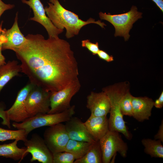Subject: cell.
I'll return each instance as SVG.
<instances>
[{"mask_svg":"<svg viewBox=\"0 0 163 163\" xmlns=\"http://www.w3.org/2000/svg\"><path fill=\"white\" fill-rule=\"evenodd\" d=\"M25 37L26 42L13 51L30 83L52 93L79 79L78 62L68 42L38 34Z\"/></svg>","mask_w":163,"mask_h":163,"instance_id":"obj_1","label":"cell"},{"mask_svg":"<svg viewBox=\"0 0 163 163\" xmlns=\"http://www.w3.org/2000/svg\"><path fill=\"white\" fill-rule=\"evenodd\" d=\"M48 5L44 8L46 14L57 28L62 30L66 29L65 36L68 39L78 35L81 29L88 24H95L102 28L106 25L100 21H95L92 18L86 21L81 19L78 15L63 7L59 0H49Z\"/></svg>","mask_w":163,"mask_h":163,"instance_id":"obj_2","label":"cell"},{"mask_svg":"<svg viewBox=\"0 0 163 163\" xmlns=\"http://www.w3.org/2000/svg\"><path fill=\"white\" fill-rule=\"evenodd\" d=\"M128 85L126 82H121L105 87L102 90L107 95L110 104L108 119L109 130L121 133L127 139L130 140L132 136L126 126L120 109L122 99L129 89Z\"/></svg>","mask_w":163,"mask_h":163,"instance_id":"obj_3","label":"cell"},{"mask_svg":"<svg viewBox=\"0 0 163 163\" xmlns=\"http://www.w3.org/2000/svg\"><path fill=\"white\" fill-rule=\"evenodd\" d=\"M75 106L56 113H40L30 117L23 122H14L12 126L17 129H23L28 135L32 130L41 127L51 126L59 123L66 122L75 114Z\"/></svg>","mask_w":163,"mask_h":163,"instance_id":"obj_4","label":"cell"},{"mask_svg":"<svg viewBox=\"0 0 163 163\" xmlns=\"http://www.w3.org/2000/svg\"><path fill=\"white\" fill-rule=\"evenodd\" d=\"M142 13L138 11L136 6L133 5L129 11L123 14H111L100 12L99 13L101 20L107 21L114 27L115 37H123L125 41L130 36L129 33L133 24L142 17Z\"/></svg>","mask_w":163,"mask_h":163,"instance_id":"obj_5","label":"cell"},{"mask_svg":"<svg viewBox=\"0 0 163 163\" xmlns=\"http://www.w3.org/2000/svg\"><path fill=\"white\" fill-rule=\"evenodd\" d=\"M102 154V163H109L117 152L126 157L128 148L119 133L109 130L99 140Z\"/></svg>","mask_w":163,"mask_h":163,"instance_id":"obj_6","label":"cell"},{"mask_svg":"<svg viewBox=\"0 0 163 163\" xmlns=\"http://www.w3.org/2000/svg\"><path fill=\"white\" fill-rule=\"evenodd\" d=\"M33 85L26 101L29 117L40 113H48L50 109L51 92Z\"/></svg>","mask_w":163,"mask_h":163,"instance_id":"obj_7","label":"cell"},{"mask_svg":"<svg viewBox=\"0 0 163 163\" xmlns=\"http://www.w3.org/2000/svg\"><path fill=\"white\" fill-rule=\"evenodd\" d=\"M81 87L78 79L59 91L51 93L50 109L48 113H58L69 108L72 98L78 92Z\"/></svg>","mask_w":163,"mask_h":163,"instance_id":"obj_8","label":"cell"},{"mask_svg":"<svg viewBox=\"0 0 163 163\" xmlns=\"http://www.w3.org/2000/svg\"><path fill=\"white\" fill-rule=\"evenodd\" d=\"M43 139L53 154L64 151L70 139L65 125L62 123L50 126L46 129L44 133Z\"/></svg>","mask_w":163,"mask_h":163,"instance_id":"obj_9","label":"cell"},{"mask_svg":"<svg viewBox=\"0 0 163 163\" xmlns=\"http://www.w3.org/2000/svg\"><path fill=\"white\" fill-rule=\"evenodd\" d=\"M26 148L25 153H30L31 162L37 161L42 163H53V154L46 144L43 138L37 133L24 142Z\"/></svg>","mask_w":163,"mask_h":163,"instance_id":"obj_10","label":"cell"},{"mask_svg":"<svg viewBox=\"0 0 163 163\" xmlns=\"http://www.w3.org/2000/svg\"><path fill=\"white\" fill-rule=\"evenodd\" d=\"M21 1L29 5L33 11L34 17L30 18V20L42 25L46 30L49 37H58L63 32L64 30L55 27L46 15L43 5L40 0H21Z\"/></svg>","mask_w":163,"mask_h":163,"instance_id":"obj_11","label":"cell"},{"mask_svg":"<svg viewBox=\"0 0 163 163\" xmlns=\"http://www.w3.org/2000/svg\"><path fill=\"white\" fill-rule=\"evenodd\" d=\"M33 85L30 82L22 88L18 92L12 105L6 110L10 121L20 123L29 117L26 110V101Z\"/></svg>","mask_w":163,"mask_h":163,"instance_id":"obj_12","label":"cell"},{"mask_svg":"<svg viewBox=\"0 0 163 163\" xmlns=\"http://www.w3.org/2000/svg\"><path fill=\"white\" fill-rule=\"evenodd\" d=\"M18 13H17L14 21L9 29L5 28L1 30V34L4 40L2 44V50H9L13 51L24 45L27 39L21 31L18 24Z\"/></svg>","mask_w":163,"mask_h":163,"instance_id":"obj_13","label":"cell"},{"mask_svg":"<svg viewBox=\"0 0 163 163\" xmlns=\"http://www.w3.org/2000/svg\"><path fill=\"white\" fill-rule=\"evenodd\" d=\"M86 107L90 110L91 115L107 116L110 109L107 95L103 91L99 93L91 91L87 97Z\"/></svg>","mask_w":163,"mask_h":163,"instance_id":"obj_14","label":"cell"},{"mask_svg":"<svg viewBox=\"0 0 163 163\" xmlns=\"http://www.w3.org/2000/svg\"><path fill=\"white\" fill-rule=\"evenodd\" d=\"M65 125L70 139L90 142L96 141L90 134L84 123L78 117H72Z\"/></svg>","mask_w":163,"mask_h":163,"instance_id":"obj_15","label":"cell"},{"mask_svg":"<svg viewBox=\"0 0 163 163\" xmlns=\"http://www.w3.org/2000/svg\"><path fill=\"white\" fill-rule=\"evenodd\" d=\"M132 116L139 122L149 120L151 115L154 101L147 97L133 96L132 100Z\"/></svg>","mask_w":163,"mask_h":163,"instance_id":"obj_16","label":"cell"},{"mask_svg":"<svg viewBox=\"0 0 163 163\" xmlns=\"http://www.w3.org/2000/svg\"><path fill=\"white\" fill-rule=\"evenodd\" d=\"M84 123L90 134L96 141H99L109 130L107 116L90 115Z\"/></svg>","mask_w":163,"mask_h":163,"instance_id":"obj_17","label":"cell"},{"mask_svg":"<svg viewBox=\"0 0 163 163\" xmlns=\"http://www.w3.org/2000/svg\"><path fill=\"white\" fill-rule=\"evenodd\" d=\"M21 72L20 65L16 60L8 61L0 66V93L5 85Z\"/></svg>","mask_w":163,"mask_h":163,"instance_id":"obj_18","label":"cell"},{"mask_svg":"<svg viewBox=\"0 0 163 163\" xmlns=\"http://www.w3.org/2000/svg\"><path fill=\"white\" fill-rule=\"evenodd\" d=\"M19 140L15 139L9 144L0 145V157L9 158L15 161L23 160L27 154L25 153L26 147L19 148L17 146Z\"/></svg>","mask_w":163,"mask_h":163,"instance_id":"obj_19","label":"cell"},{"mask_svg":"<svg viewBox=\"0 0 163 163\" xmlns=\"http://www.w3.org/2000/svg\"><path fill=\"white\" fill-rule=\"evenodd\" d=\"M94 142L69 139L64 151L72 154L75 157V160L78 159L87 153Z\"/></svg>","mask_w":163,"mask_h":163,"instance_id":"obj_20","label":"cell"},{"mask_svg":"<svg viewBox=\"0 0 163 163\" xmlns=\"http://www.w3.org/2000/svg\"><path fill=\"white\" fill-rule=\"evenodd\" d=\"M102 152L99 141L94 142L87 153L74 163H102Z\"/></svg>","mask_w":163,"mask_h":163,"instance_id":"obj_21","label":"cell"},{"mask_svg":"<svg viewBox=\"0 0 163 163\" xmlns=\"http://www.w3.org/2000/svg\"><path fill=\"white\" fill-rule=\"evenodd\" d=\"M141 142L145 148L144 152L146 154L152 157L163 158V146L160 140L144 139Z\"/></svg>","mask_w":163,"mask_h":163,"instance_id":"obj_22","label":"cell"},{"mask_svg":"<svg viewBox=\"0 0 163 163\" xmlns=\"http://www.w3.org/2000/svg\"><path fill=\"white\" fill-rule=\"evenodd\" d=\"M28 135L23 129L11 130L0 127V141L18 139L24 142L27 140Z\"/></svg>","mask_w":163,"mask_h":163,"instance_id":"obj_23","label":"cell"},{"mask_svg":"<svg viewBox=\"0 0 163 163\" xmlns=\"http://www.w3.org/2000/svg\"><path fill=\"white\" fill-rule=\"evenodd\" d=\"M133 96L129 91V89L123 96L120 104V109L122 114L129 117L132 116V100Z\"/></svg>","mask_w":163,"mask_h":163,"instance_id":"obj_24","label":"cell"},{"mask_svg":"<svg viewBox=\"0 0 163 163\" xmlns=\"http://www.w3.org/2000/svg\"><path fill=\"white\" fill-rule=\"evenodd\" d=\"M75 160L74 156L66 151L53 154V163H74Z\"/></svg>","mask_w":163,"mask_h":163,"instance_id":"obj_25","label":"cell"},{"mask_svg":"<svg viewBox=\"0 0 163 163\" xmlns=\"http://www.w3.org/2000/svg\"><path fill=\"white\" fill-rule=\"evenodd\" d=\"M81 46L83 47L86 48L92 55H97L99 50V44L97 42L95 43L91 42L89 40H85L82 41Z\"/></svg>","mask_w":163,"mask_h":163,"instance_id":"obj_26","label":"cell"},{"mask_svg":"<svg viewBox=\"0 0 163 163\" xmlns=\"http://www.w3.org/2000/svg\"><path fill=\"white\" fill-rule=\"evenodd\" d=\"M5 107L2 102H0V117L2 120V124L7 126L8 128L11 127L10 120L7 114L6 110H5Z\"/></svg>","mask_w":163,"mask_h":163,"instance_id":"obj_27","label":"cell"},{"mask_svg":"<svg viewBox=\"0 0 163 163\" xmlns=\"http://www.w3.org/2000/svg\"><path fill=\"white\" fill-rule=\"evenodd\" d=\"M97 55L100 58L107 62H110L114 60L113 57L112 56L110 55L102 50H99Z\"/></svg>","mask_w":163,"mask_h":163,"instance_id":"obj_28","label":"cell"},{"mask_svg":"<svg viewBox=\"0 0 163 163\" xmlns=\"http://www.w3.org/2000/svg\"><path fill=\"white\" fill-rule=\"evenodd\" d=\"M14 6L13 5L6 4L0 0V18L5 11L12 9Z\"/></svg>","mask_w":163,"mask_h":163,"instance_id":"obj_29","label":"cell"},{"mask_svg":"<svg viewBox=\"0 0 163 163\" xmlns=\"http://www.w3.org/2000/svg\"><path fill=\"white\" fill-rule=\"evenodd\" d=\"M2 27V24H1L0 25V66L4 65L6 63L5 62V58L4 55L2 54V44L4 42L3 38L0 34L1 29Z\"/></svg>","mask_w":163,"mask_h":163,"instance_id":"obj_30","label":"cell"},{"mask_svg":"<svg viewBox=\"0 0 163 163\" xmlns=\"http://www.w3.org/2000/svg\"><path fill=\"white\" fill-rule=\"evenodd\" d=\"M154 138L155 139H159L162 142H163V121H161V123L160 125L159 130L155 136Z\"/></svg>","mask_w":163,"mask_h":163,"instance_id":"obj_31","label":"cell"},{"mask_svg":"<svg viewBox=\"0 0 163 163\" xmlns=\"http://www.w3.org/2000/svg\"><path fill=\"white\" fill-rule=\"evenodd\" d=\"M154 106L157 108H161L163 106V91L161 92L159 97L154 101Z\"/></svg>","mask_w":163,"mask_h":163,"instance_id":"obj_32","label":"cell"},{"mask_svg":"<svg viewBox=\"0 0 163 163\" xmlns=\"http://www.w3.org/2000/svg\"><path fill=\"white\" fill-rule=\"evenodd\" d=\"M159 8L161 11L163 12V0H152Z\"/></svg>","mask_w":163,"mask_h":163,"instance_id":"obj_33","label":"cell"},{"mask_svg":"<svg viewBox=\"0 0 163 163\" xmlns=\"http://www.w3.org/2000/svg\"></svg>","mask_w":163,"mask_h":163,"instance_id":"obj_34","label":"cell"}]
</instances>
